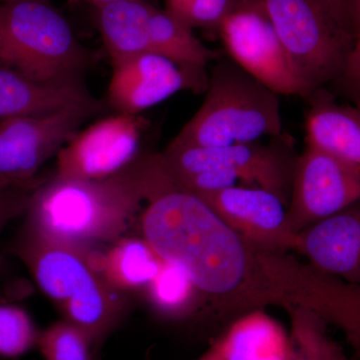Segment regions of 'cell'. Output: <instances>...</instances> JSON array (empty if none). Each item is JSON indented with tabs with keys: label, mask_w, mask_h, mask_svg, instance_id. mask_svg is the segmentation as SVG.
<instances>
[{
	"label": "cell",
	"mask_w": 360,
	"mask_h": 360,
	"mask_svg": "<svg viewBox=\"0 0 360 360\" xmlns=\"http://www.w3.org/2000/svg\"><path fill=\"white\" fill-rule=\"evenodd\" d=\"M150 52L160 54L191 70L206 71V66L217 58V52L207 49L193 28L181 22L167 11L153 7L148 21Z\"/></svg>",
	"instance_id": "44dd1931"
},
{
	"label": "cell",
	"mask_w": 360,
	"mask_h": 360,
	"mask_svg": "<svg viewBox=\"0 0 360 360\" xmlns=\"http://www.w3.org/2000/svg\"><path fill=\"white\" fill-rule=\"evenodd\" d=\"M91 265L111 288L123 291L144 290L162 269L165 260L143 238H123L97 257Z\"/></svg>",
	"instance_id": "d6986e66"
},
{
	"label": "cell",
	"mask_w": 360,
	"mask_h": 360,
	"mask_svg": "<svg viewBox=\"0 0 360 360\" xmlns=\"http://www.w3.org/2000/svg\"><path fill=\"white\" fill-rule=\"evenodd\" d=\"M259 1L309 96L335 82L354 39L323 0Z\"/></svg>",
	"instance_id": "5b68a950"
},
{
	"label": "cell",
	"mask_w": 360,
	"mask_h": 360,
	"mask_svg": "<svg viewBox=\"0 0 360 360\" xmlns=\"http://www.w3.org/2000/svg\"><path fill=\"white\" fill-rule=\"evenodd\" d=\"M6 1H9V0H0V2H6Z\"/></svg>",
	"instance_id": "e575fe53"
},
{
	"label": "cell",
	"mask_w": 360,
	"mask_h": 360,
	"mask_svg": "<svg viewBox=\"0 0 360 360\" xmlns=\"http://www.w3.org/2000/svg\"><path fill=\"white\" fill-rule=\"evenodd\" d=\"M37 347L44 360H91L94 349L82 330L63 319L40 331Z\"/></svg>",
	"instance_id": "cb8c5ba5"
},
{
	"label": "cell",
	"mask_w": 360,
	"mask_h": 360,
	"mask_svg": "<svg viewBox=\"0 0 360 360\" xmlns=\"http://www.w3.org/2000/svg\"><path fill=\"white\" fill-rule=\"evenodd\" d=\"M146 122L141 115L116 112L79 129L56 155V176L101 180L139 158Z\"/></svg>",
	"instance_id": "30bf717a"
},
{
	"label": "cell",
	"mask_w": 360,
	"mask_h": 360,
	"mask_svg": "<svg viewBox=\"0 0 360 360\" xmlns=\"http://www.w3.org/2000/svg\"><path fill=\"white\" fill-rule=\"evenodd\" d=\"M217 30L229 58L252 77L279 96H309L259 0H234Z\"/></svg>",
	"instance_id": "52a82bcc"
},
{
	"label": "cell",
	"mask_w": 360,
	"mask_h": 360,
	"mask_svg": "<svg viewBox=\"0 0 360 360\" xmlns=\"http://www.w3.org/2000/svg\"><path fill=\"white\" fill-rule=\"evenodd\" d=\"M99 110L101 105L79 106L0 120V184L30 186L39 168Z\"/></svg>",
	"instance_id": "ba28073f"
},
{
	"label": "cell",
	"mask_w": 360,
	"mask_h": 360,
	"mask_svg": "<svg viewBox=\"0 0 360 360\" xmlns=\"http://www.w3.org/2000/svg\"><path fill=\"white\" fill-rule=\"evenodd\" d=\"M11 188V187H7L6 186H4V184H0V194L4 193V191H6V189Z\"/></svg>",
	"instance_id": "836d02e7"
},
{
	"label": "cell",
	"mask_w": 360,
	"mask_h": 360,
	"mask_svg": "<svg viewBox=\"0 0 360 360\" xmlns=\"http://www.w3.org/2000/svg\"><path fill=\"white\" fill-rule=\"evenodd\" d=\"M210 75L191 70L153 52L112 63L108 99L120 113L141 115L182 90L205 92Z\"/></svg>",
	"instance_id": "8fae6325"
},
{
	"label": "cell",
	"mask_w": 360,
	"mask_h": 360,
	"mask_svg": "<svg viewBox=\"0 0 360 360\" xmlns=\"http://www.w3.org/2000/svg\"><path fill=\"white\" fill-rule=\"evenodd\" d=\"M279 94L231 58L210 75L200 110L168 148H217L283 134Z\"/></svg>",
	"instance_id": "3957f363"
},
{
	"label": "cell",
	"mask_w": 360,
	"mask_h": 360,
	"mask_svg": "<svg viewBox=\"0 0 360 360\" xmlns=\"http://www.w3.org/2000/svg\"><path fill=\"white\" fill-rule=\"evenodd\" d=\"M86 63L68 21L44 0L0 2V68L53 82L78 77Z\"/></svg>",
	"instance_id": "277c9868"
},
{
	"label": "cell",
	"mask_w": 360,
	"mask_h": 360,
	"mask_svg": "<svg viewBox=\"0 0 360 360\" xmlns=\"http://www.w3.org/2000/svg\"><path fill=\"white\" fill-rule=\"evenodd\" d=\"M307 99V143L338 156L360 172V108L336 103L323 89Z\"/></svg>",
	"instance_id": "2e32d148"
},
{
	"label": "cell",
	"mask_w": 360,
	"mask_h": 360,
	"mask_svg": "<svg viewBox=\"0 0 360 360\" xmlns=\"http://www.w3.org/2000/svg\"><path fill=\"white\" fill-rule=\"evenodd\" d=\"M75 1H84L98 7L104 6V4H111V2L122 1V0H75Z\"/></svg>",
	"instance_id": "d6a6232c"
},
{
	"label": "cell",
	"mask_w": 360,
	"mask_h": 360,
	"mask_svg": "<svg viewBox=\"0 0 360 360\" xmlns=\"http://www.w3.org/2000/svg\"><path fill=\"white\" fill-rule=\"evenodd\" d=\"M30 196V186L11 187L0 194V236L8 222L27 210Z\"/></svg>",
	"instance_id": "83f0119b"
},
{
	"label": "cell",
	"mask_w": 360,
	"mask_h": 360,
	"mask_svg": "<svg viewBox=\"0 0 360 360\" xmlns=\"http://www.w3.org/2000/svg\"><path fill=\"white\" fill-rule=\"evenodd\" d=\"M18 255L40 290L59 307L84 292L99 277L86 255L30 231L18 246Z\"/></svg>",
	"instance_id": "5bb4252c"
},
{
	"label": "cell",
	"mask_w": 360,
	"mask_h": 360,
	"mask_svg": "<svg viewBox=\"0 0 360 360\" xmlns=\"http://www.w3.org/2000/svg\"><path fill=\"white\" fill-rule=\"evenodd\" d=\"M97 8L99 30L112 63L150 52L148 21L153 6L143 0H122Z\"/></svg>",
	"instance_id": "ffe728a7"
},
{
	"label": "cell",
	"mask_w": 360,
	"mask_h": 360,
	"mask_svg": "<svg viewBox=\"0 0 360 360\" xmlns=\"http://www.w3.org/2000/svg\"><path fill=\"white\" fill-rule=\"evenodd\" d=\"M234 0H165L168 13L191 28H217Z\"/></svg>",
	"instance_id": "484cf974"
},
{
	"label": "cell",
	"mask_w": 360,
	"mask_h": 360,
	"mask_svg": "<svg viewBox=\"0 0 360 360\" xmlns=\"http://www.w3.org/2000/svg\"><path fill=\"white\" fill-rule=\"evenodd\" d=\"M217 341L225 360H291L292 356L290 335L260 310L243 315Z\"/></svg>",
	"instance_id": "ac0fdd59"
},
{
	"label": "cell",
	"mask_w": 360,
	"mask_h": 360,
	"mask_svg": "<svg viewBox=\"0 0 360 360\" xmlns=\"http://www.w3.org/2000/svg\"><path fill=\"white\" fill-rule=\"evenodd\" d=\"M314 269L360 285V200L298 233Z\"/></svg>",
	"instance_id": "4fadbf2b"
},
{
	"label": "cell",
	"mask_w": 360,
	"mask_h": 360,
	"mask_svg": "<svg viewBox=\"0 0 360 360\" xmlns=\"http://www.w3.org/2000/svg\"><path fill=\"white\" fill-rule=\"evenodd\" d=\"M200 360H225L217 341H215L214 345L210 348V350Z\"/></svg>",
	"instance_id": "4dcf8cb0"
},
{
	"label": "cell",
	"mask_w": 360,
	"mask_h": 360,
	"mask_svg": "<svg viewBox=\"0 0 360 360\" xmlns=\"http://www.w3.org/2000/svg\"><path fill=\"white\" fill-rule=\"evenodd\" d=\"M163 161L174 179L179 180L214 168L236 172L243 186L259 187L276 193L288 205L297 156L290 136L217 148H167Z\"/></svg>",
	"instance_id": "8992f818"
},
{
	"label": "cell",
	"mask_w": 360,
	"mask_h": 360,
	"mask_svg": "<svg viewBox=\"0 0 360 360\" xmlns=\"http://www.w3.org/2000/svg\"><path fill=\"white\" fill-rule=\"evenodd\" d=\"M40 331L20 307L0 304V356L15 359L37 347Z\"/></svg>",
	"instance_id": "603a6c76"
},
{
	"label": "cell",
	"mask_w": 360,
	"mask_h": 360,
	"mask_svg": "<svg viewBox=\"0 0 360 360\" xmlns=\"http://www.w3.org/2000/svg\"><path fill=\"white\" fill-rule=\"evenodd\" d=\"M146 291L153 309L170 319L191 314L201 295L186 270L165 260Z\"/></svg>",
	"instance_id": "7402d4cb"
},
{
	"label": "cell",
	"mask_w": 360,
	"mask_h": 360,
	"mask_svg": "<svg viewBox=\"0 0 360 360\" xmlns=\"http://www.w3.org/2000/svg\"><path fill=\"white\" fill-rule=\"evenodd\" d=\"M165 172L160 153L137 158L105 179L54 176L30 196L27 231L89 257L99 245L123 238Z\"/></svg>",
	"instance_id": "7a4b0ae2"
},
{
	"label": "cell",
	"mask_w": 360,
	"mask_h": 360,
	"mask_svg": "<svg viewBox=\"0 0 360 360\" xmlns=\"http://www.w3.org/2000/svg\"><path fill=\"white\" fill-rule=\"evenodd\" d=\"M323 323L336 326L360 360V285L314 269L307 270V307Z\"/></svg>",
	"instance_id": "e0dca14e"
},
{
	"label": "cell",
	"mask_w": 360,
	"mask_h": 360,
	"mask_svg": "<svg viewBox=\"0 0 360 360\" xmlns=\"http://www.w3.org/2000/svg\"><path fill=\"white\" fill-rule=\"evenodd\" d=\"M359 200V170L307 142L296 160L288 200V217L292 231L300 233Z\"/></svg>",
	"instance_id": "9c48e42d"
},
{
	"label": "cell",
	"mask_w": 360,
	"mask_h": 360,
	"mask_svg": "<svg viewBox=\"0 0 360 360\" xmlns=\"http://www.w3.org/2000/svg\"><path fill=\"white\" fill-rule=\"evenodd\" d=\"M352 11L355 25L359 27L360 25V0H352Z\"/></svg>",
	"instance_id": "1f68e13d"
},
{
	"label": "cell",
	"mask_w": 360,
	"mask_h": 360,
	"mask_svg": "<svg viewBox=\"0 0 360 360\" xmlns=\"http://www.w3.org/2000/svg\"><path fill=\"white\" fill-rule=\"evenodd\" d=\"M198 196L255 250H297L298 234L288 221L286 203L276 193L259 187L236 186Z\"/></svg>",
	"instance_id": "7c38bea8"
},
{
	"label": "cell",
	"mask_w": 360,
	"mask_h": 360,
	"mask_svg": "<svg viewBox=\"0 0 360 360\" xmlns=\"http://www.w3.org/2000/svg\"><path fill=\"white\" fill-rule=\"evenodd\" d=\"M101 105L79 77L40 82L0 68V120Z\"/></svg>",
	"instance_id": "9a60e30c"
},
{
	"label": "cell",
	"mask_w": 360,
	"mask_h": 360,
	"mask_svg": "<svg viewBox=\"0 0 360 360\" xmlns=\"http://www.w3.org/2000/svg\"><path fill=\"white\" fill-rule=\"evenodd\" d=\"M292 328V356L291 360H324L323 323L309 310L295 307L291 309Z\"/></svg>",
	"instance_id": "d4e9b609"
},
{
	"label": "cell",
	"mask_w": 360,
	"mask_h": 360,
	"mask_svg": "<svg viewBox=\"0 0 360 360\" xmlns=\"http://www.w3.org/2000/svg\"><path fill=\"white\" fill-rule=\"evenodd\" d=\"M141 227L163 260L186 270L201 295L224 309L276 298L264 251L252 248L202 198L179 186L167 168L146 201Z\"/></svg>",
	"instance_id": "6da1fadb"
},
{
	"label": "cell",
	"mask_w": 360,
	"mask_h": 360,
	"mask_svg": "<svg viewBox=\"0 0 360 360\" xmlns=\"http://www.w3.org/2000/svg\"><path fill=\"white\" fill-rule=\"evenodd\" d=\"M322 347H323L324 360H352L348 359L343 350L333 340H329L326 335L324 336Z\"/></svg>",
	"instance_id": "f546056e"
},
{
	"label": "cell",
	"mask_w": 360,
	"mask_h": 360,
	"mask_svg": "<svg viewBox=\"0 0 360 360\" xmlns=\"http://www.w3.org/2000/svg\"><path fill=\"white\" fill-rule=\"evenodd\" d=\"M335 82L354 105L360 108V25L343 70Z\"/></svg>",
	"instance_id": "4316f807"
},
{
	"label": "cell",
	"mask_w": 360,
	"mask_h": 360,
	"mask_svg": "<svg viewBox=\"0 0 360 360\" xmlns=\"http://www.w3.org/2000/svg\"><path fill=\"white\" fill-rule=\"evenodd\" d=\"M328 11L341 26L348 30L350 18H352V0H323Z\"/></svg>",
	"instance_id": "f1b7e54d"
}]
</instances>
